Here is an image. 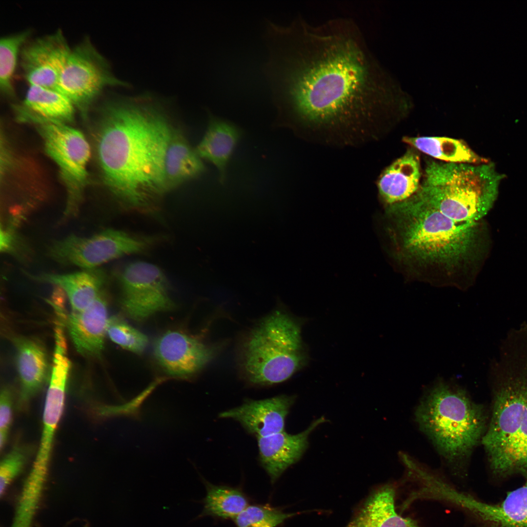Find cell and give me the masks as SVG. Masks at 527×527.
Returning <instances> with one entry per match:
<instances>
[{"mask_svg":"<svg viewBox=\"0 0 527 527\" xmlns=\"http://www.w3.org/2000/svg\"><path fill=\"white\" fill-rule=\"evenodd\" d=\"M264 66L282 116L317 129L364 133L388 95L384 74L359 28L336 19L312 25L300 16L270 24Z\"/></svg>","mask_w":527,"mask_h":527,"instance_id":"1","label":"cell"},{"mask_svg":"<svg viewBox=\"0 0 527 527\" xmlns=\"http://www.w3.org/2000/svg\"><path fill=\"white\" fill-rule=\"evenodd\" d=\"M155 98L116 95L101 109L96 148L103 181L132 207L166 192L164 160L173 128Z\"/></svg>","mask_w":527,"mask_h":527,"instance_id":"2","label":"cell"},{"mask_svg":"<svg viewBox=\"0 0 527 527\" xmlns=\"http://www.w3.org/2000/svg\"><path fill=\"white\" fill-rule=\"evenodd\" d=\"M490 421L482 440L498 477L527 474V332L511 334L490 364Z\"/></svg>","mask_w":527,"mask_h":527,"instance_id":"3","label":"cell"},{"mask_svg":"<svg viewBox=\"0 0 527 527\" xmlns=\"http://www.w3.org/2000/svg\"><path fill=\"white\" fill-rule=\"evenodd\" d=\"M387 207L388 230L404 259L449 273L465 265L473 243L475 222L452 220L417 192Z\"/></svg>","mask_w":527,"mask_h":527,"instance_id":"4","label":"cell"},{"mask_svg":"<svg viewBox=\"0 0 527 527\" xmlns=\"http://www.w3.org/2000/svg\"><path fill=\"white\" fill-rule=\"evenodd\" d=\"M415 415L421 430L452 470L463 474L487 427L483 406L460 386L439 378L426 391Z\"/></svg>","mask_w":527,"mask_h":527,"instance_id":"5","label":"cell"},{"mask_svg":"<svg viewBox=\"0 0 527 527\" xmlns=\"http://www.w3.org/2000/svg\"><path fill=\"white\" fill-rule=\"evenodd\" d=\"M301 323L284 309L275 308L244 332L237 346L239 374L247 385L283 383L307 362Z\"/></svg>","mask_w":527,"mask_h":527,"instance_id":"6","label":"cell"},{"mask_svg":"<svg viewBox=\"0 0 527 527\" xmlns=\"http://www.w3.org/2000/svg\"><path fill=\"white\" fill-rule=\"evenodd\" d=\"M417 192L432 206L457 222H475L494 200L503 176L491 163L427 161Z\"/></svg>","mask_w":527,"mask_h":527,"instance_id":"7","label":"cell"},{"mask_svg":"<svg viewBox=\"0 0 527 527\" xmlns=\"http://www.w3.org/2000/svg\"><path fill=\"white\" fill-rule=\"evenodd\" d=\"M14 109L20 121L35 125L47 153L59 168L67 195L63 219L75 216L88 180L91 152L86 139L66 123L37 115L21 104L15 105Z\"/></svg>","mask_w":527,"mask_h":527,"instance_id":"8","label":"cell"},{"mask_svg":"<svg viewBox=\"0 0 527 527\" xmlns=\"http://www.w3.org/2000/svg\"><path fill=\"white\" fill-rule=\"evenodd\" d=\"M114 87L131 85L115 76L108 60L85 37L72 48L57 90L85 114L105 90Z\"/></svg>","mask_w":527,"mask_h":527,"instance_id":"9","label":"cell"},{"mask_svg":"<svg viewBox=\"0 0 527 527\" xmlns=\"http://www.w3.org/2000/svg\"><path fill=\"white\" fill-rule=\"evenodd\" d=\"M151 241L125 232L109 229L88 237L72 235L52 243L49 254L56 261L85 269L122 256L141 252Z\"/></svg>","mask_w":527,"mask_h":527,"instance_id":"10","label":"cell"},{"mask_svg":"<svg viewBox=\"0 0 527 527\" xmlns=\"http://www.w3.org/2000/svg\"><path fill=\"white\" fill-rule=\"evenodd\" d=\"M120 282L122 308L136 321H142L174 306L166 278L153 264L142 261L129 264L121 274Z\"/></svg>","mask_w":527,"mask_h":527,"instance_id":"11","label":"cell"},{"mask_svg":"<svg viewBox=\"0 0 527 527\" xmlns=\"http://www.w3.org/2000/svg\"><path fill=\"white\" fill-rule=\"evenodd\" d=\"M227 344V340L208 342L204 334L168 330L155 341L154 354L169 376L188 378L201 371Z\"/></svg>","mask_w":527,"mask_h":527,"instance_id":"12","label":"cell"},{"mask_svg":"<svg viewBox=\"0 0 527 527\" xmlns=\"http://www.w3.org/2000/svg\"><path fill=\"white\" fill-rule=\"evenodd\" d=\"M30 39L22 47L20 58L24 79L29 85L57 89L72 48L60 29Z\"/></svg>","mask_w":527,"mask_h":527,"instance_id":"13","label":"cell"},{"mask_svg":"<svg viewBox=\"0 0 527 527\" xmlns=\"http://www.w3.org/2000/svg\"><path fill=\"white\" fill-rule=\"evenodd\" d=\"M295 400L294 396L286 395L248 400L239 406L222 412L219 417L238 422L257 438L266 437L284 431L286 417Z\"/></svg>","mask_w":527,"mask_h":527,"instance_id":"14","label":"cell"},{"mask_svg":"<svg viewBox=\"0 0 527 527\" xmlns=\"http://www.w3.org/2000/svg\"><path fill=\"white\" fill-rule=\"evenodd\" d=\"M326 421L324 417H321L298 434H291L283 431L257 438L259 460L272 484L301 459L308 446L309 435Z\"/></svg>","mask_w":527,"mask_h":527,"instance_id":"15","label":"cell"},{"mask_svg":"<svg viewBox=\"0 0 527 527\" xmlns=\"http://www.w3.org/2000/svg\"><path fill=\"white\" fill-rule=\"evenodd\" d=\"M108 320L107 304L101 293L85 309L66 315L65 326L79 353L87 357L101 356Z\"/></svg>","mask_w":527,"mask_h":527,"instance_id":"16","label":"cell"},{"mask_svg":"<svg viewBox=\"0 0 527 527\" xmlns=\"http://www.w3.org/2000/svg\"><path fill=\"white\" fill-rule=\"evenodd\" d=\"M521 486L507 494L500 503L487 504L458 493L454 499L486 527H527V474Z\"/></svg>","mask_w":527,"mask_h":527,"instance_id":"17","label":"cell"},{"mask_svg":"<svg viewBox=\"0 0 527 527\" xmlns=\"http://www.w3.org/2000/svg\"><path fill=\"white\" fill-rule=\"evenodd\" d=\"M69 371V367L62 363L55 364L52 367L43 412L41 436L32 466L37 470H48L55 434L64 406Z\"/></svg>","mask_w":527,"mask_h":527,"instance_id":"18","label":"cell"},{"mask_svg":"<svg viewBox=\"0 0 527 527\" xmlns=\"http://www.w3.org/2000/svg\"><path fill=\"white\" fill-rule=\"evenodd\" d=\"M421 177L419 157L408 150L381 175L378 187L382 199L387 206L408 199L419 189Z\"/></svg>","mask_w":527,"mask_h":527,"instance_id":"19","label":"cell"},{"mask_svg":"<svg viewBox=\"0 0 527 527\" xmlns=\"http://www.w3.org/2000/svg\"><path fill=\"white\" fill-rule=\"evenodd\" d=\"M395 487L385 484L372 492L345 527H421L400 515L395 507Z\"/></svg>","mask_w":527,"mask_h":527,"instance_id":"20","label":"cell"},{"mask_svg":"<svg viewBox=\"0 0 527 527\" xmlns=\"http://www.w3.org/2000/svg\"><path fill=\"white\" fill-rule=\"evenodd\" d=\"M20 382V401L27 403L40 390L47 375L46 352L38 341L24 337L13 339Z\"/></svg>","mask_w":527,"mask_h":527,"instance_id":"21","label":"cell"},{"mask_svg":"<svg viewBox=\"0 0 527 527\" xmlns=\"http://www.w3.org/2000/svg\"><path fill=\"white\" fill-rule=\"evenodd\" d=\"M34 280L56 285L66 293L73 312L88 307L101 293L105 275L97 268L69 274L43 273L30 275Z\"/></svg>","mask_w":527,"mask_h":527,"instance_id":"22","label":"cell"},{"mask_svg":"<svg viewBox=\"0 0 527 527\" xmlns=\"http://www.w3.org/2000/svg\"><path fill=\"white\" fill-rule=\"evenodd\" d=\"M241 136V131L233 124L211 116L207 130L195 149L199 156L214 164L220 180L225 179L228 162Z\"/></svg>","mask_w":527,"mask_h":527,"instance_id":"23","label":"cell"},{"mask_svg":"<svg viewBox=\"0 0 527 527\" xmlns=\"http://www.w3.org/2000/svg\"><path fill=\"white\" fill-rule=\"evenodd\" d=\"M204 169L202 159L195 149L179 131L173 129L164 160L166 192L198 177Z\"/></svg>","mask_w":527,"mask_h":527,"instance_id":"24","label":"cell"},{"mask_svg":"<svg viewBox=\"0 0 527 527\" xmlns=\"http://www.w3.org/2000/svg\"><path fill=\"white\" fill-rule=\"evenodd\" d=\"M403 141L413 148L446 162L481 164L487 160L474 152L464 141L443 137H405Z\"/></svg>","mask_w":527,"mask_h":527,"instance_id":"25","label":"cell"},{"mask_svg":"<svg viewBox=\"0 0 527 527\" xmlns=\"http://www.w3.org/2000/svg\"><path fill=\"white\" fill-rule=\"evenodd\" d=\"M21 105L31 112L48 119L65 123L74 119V105L57 89L29 85Z\"/></svg>","mask_w":527,"mask_h":527,"instance_id":"26","label":"cell"},{"mask_svg":"<svg viewBox=\"0 0 527 527\" xmlns=\"http://www.w3.org/2000/svg\"><path fill=\"white\" fill-rule=\"evenodd\" d=\"M204 482L206 495L203 500V510L198 518L211 516L234 519L248 506L246 497L239 489Z\"/></svg>","mask_w":527,"mask_h":527,"instance_id":"27","label":"cell"},{"mask_svg":"<svg viewBox=\"0 0 527 527\" xmlns=\"http://www.w3.org/2000/svg\"><path fill=\"white\" fill-rule=\"evenodd\" d=\"M30 29L4 35L0 40V92L3 97L16 96L14 77L22 47L30 39Z\"/></svg>","mask_w":527,"mask_h":527,"instance_id":"28","label":"cell"},{"mask_svg":"<svg viewBox=\"0 0 527 527\" xmlns=\"http://www.w3.org/2000/svg\"><path fill=\"white\" fill-rule=\"evenodd\" d=\"M295 513L267 506H248L235 519L237 527H277Z\"/></svg>","mask_w":527,"mask_h":527,"instance_id":"29","label":"cell"},{"mask_svg":"<svg viewBox=\"0 0 527 527\" xmlns=\"http://www.w3.org/2000/svg\"><path fill=\"white\" fill-rule=\"evenodd\" d=\"M107 334L114 343L136 353L143 352L148 344L145 335L119 317L109 318Z\"/></svg>","mask_w":527,"mask_h":527,"instance_id":"30","label":"cell"},{"mask_svg":"<svg viewBox=\"0 0 527 527\" xmlns=\"http://www.w3.org/2000/svg\"><path fill=\"white\" fill-rule=\"evenodd\" d=\"M167 379L160 377L157 379L146 387L141 394L129 402L120 405H102L99 408V414L102 416H136L144 400L155 389L157 385Z\"/></svg>","mask_w":527,"mask_h":527,"instance_id":"31","label":"cell"},{"mask_svg":"<svg viewBox=\"0 0 527 527\" xmlns=\"http://www.w3.org/2000/svg\"><path fill=\"white\" fill-rule=\"evenodd\" d=\"M26 461L23 449L14 447L3 458L0 465V494L2 496L7 487L22 470Z\"/></svg>","mask_w":527,"mask_h":527,"instance_id":"32","label":"cell"},{"mask_svg":"<svg viewBox=\"0 0 527 527\" xmlns=\"http://www.w3.org/2000/svg\"><path fill=\"white\" fill-rule=\"evenodd\" d=\"M12 418V397L10 390L3 387L0 394V448L1 450L7 441Z\"/></svg>","mask_w":527,"mask_h":527,"instance_id":"33","label":"cell"}]
</instances>
